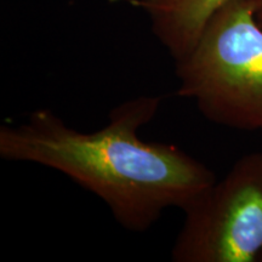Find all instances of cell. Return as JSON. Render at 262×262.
Wrapping results in <instances>:
<instances>
[{"mask_svg": "<svg viewBox=\"0 0 262 262\" xmlns=\"http://www.w3.org/2000/svg\"><path fill=\"white\" fill-rule=\"evenodd\" d=\"M162 103L159 95L130 98L94 131L35 110L25 122L0 126V157L63 173L98 196L123 228L146 232L168 209L186 210L216 181L211 169L180 147L139 136Z\"/></svg>", "mask_w": 262, "mask_h": 262, "instance_id": "cell-1", "label": "cell"}, {"mask_svg": "<svg viewBox=\"0 0 262 262\" xmlns=\"http://www.w3.org/2000/svg\"><path fill=\"white\" fill-rule=\"evenodd\" d=\"M257 0H231L205 26L191 51L175 61L176 94L206 119L262 134V26Z\"/></svg>", "mask_w": 262, "mask_h": 262, "instance_id": "cell-2", "label": "cell"}, {"mask_svg": "<svg viewBox=\"0 0 262 262\" xmlns=\"http://www.w3.org/2000/svg\"><path fill=\"white\" fill-rule=\"evenodd\" d=\"M185 212L175 262H258L262 255V152L242 157Z\"/></svg>", "mask_w": 262, "mask_h": 262, "instance_id": "cell-3", "label": "cell"}, {"mask_svg": "<svg viewBox=\"0 0 262 262\" xmlns=\"http://www.w3.org/2000/svg\"><path fill=\"white\" fill-rule=\"evenodd\" d=\"M231 0H129L149 19L153 34L175 61L192 50L205 26Z\"/></svg>", "mask_w": 262, "mask_h": 262, "instance_id": "cell-4", "label": "cell"}, {"mask_svg": "<svg viewBox=\"0 0 262 262\" xmlns=\"http://www.w3.org/2000/svg\"><path fill=\"white\" fill-rule=\"evenodd\" d=\"M255 15H256L257 22L262 26V0H257L256 12H255Z\"/></svg>", "mask_w": 262, "mask_h": 262, "instance_id": "cell-5", "label": "cell"}, {"mask_svg": "<svg viewBox=\"0 0 262 262\" xmlns=\"http://www.w3.org/2000/svg\"><path fill=\"white\" fill-rule=\"evenodd\" d=\"M258 262H262V255H261V257H260V261H258Z\"/></svg>", "mask_w": 262, "mask_h": 262, "instance_id": "cell-6", "label": "cell"}]
</instances>
